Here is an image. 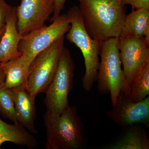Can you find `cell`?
Wrapping results in <instances>:
<instances>
[{
  "mask_svg": "<svg viewBox=\"0 0 149 149\" xmlns=\"http://www.w3.org/2000/svg\"><path fill=\"white\" fill-rule=\"evenodd\" d=\"M79 8L91 37L103 42L120 37L127 15L122 0H83Z\"/></svg>",
  "mask_w": 149,
  "mask_h": 149,
  "instance_id": "obj_1",
  "label": "cell"
},
{
  "mask_svg": "<svg viewBox=\"0 0 149 149\" xmlns=\"http://www.w3.org/2000/svg\"><path fill=\"white\" fill-rule=\"evenodd\" d=\"M118 40L116 37L100 42V61L96 80L99 93L102 95L109 93L113 108L115 107L121 91L129 98L131 91L121 68Z\"/></svg>",
  "mask_w": 149,
  "mask_h": 149,
  "instance_id": "obj_2",
  "label": "cell"
},
{
  "mask_svg": "<svg viewBox=\"0 0 149 149\" xmlns=\"http://www.w3.org/2000/svg\"><path fill=\"white\" fill-rule=\"evenodd\" d=\"M44 118L47 135L45 149H79L85 147L84 126L76 107L69 106L58 116L47 111Z\"/></svg>",
  "mask_w": 149,
  "mask_h": 149,
  "instance_id": "obj_3",
  "label": "cell"
},
{
  "mask_svg": "<svg viewBox=\"0 0 149 149\" xmlns=\"http://www.w3.org/2000/svg\"><path fill=\"white\" fill-rule=\"evenodd\" d=\"M70 27L66 38L74 44L82 52L84 60L85 72L82 79L84 90L90 92L97 80L100 63V42L91 37L85 25L83 15L79 7L74 6L67 14Z\"/></svg>",
  "mask_w": 149,
  "mask_h": 149,
  "instance_id": "obj_4",
  "label": "cell"
},
{
  "mask_svg": "<svg viewBox=\"0 0 149 149\" xmlns=\"http://www.w3.org/2000/svg\"><path fill=\"white\" fill-rule=\"evenodd\" d=\"M74 65L69 51L63 47L52 80L45 92L47 111L60 115L70 106L68 97L73 88Z\"/></svg>",
  "mask_w": 149,
  "mask_h": 149,
  "instance_id": "obj_5",
  "label": "cell"
},
{
  "mask_svg": "<svg viewBox=\"0 0 149 149\" xmlns=\"http://www.w3.org/2000/svg\"><path fill=\"white\" fill-rule=\"evenodd\" d=\"M52 22L48 26L44 24L22 36L19 51L30 65L38 54L64 36L70 28V22L65 14L60 15Z\"/></svg>",
  "mask_w": 149,
  "mask_h": 149,
  "instance_id": "obj_6",
  "label": "cell"
},
{
  "mask_svg": "<svg viewBox=\"0 0 149 149\" xmlns=\"http://www.w3.org/2000/svg\"><path fill=\"white\" fill-rule=\"evenodd\" d=\"M65 37L38 54L29 67L27 88L34 98L45 93L55 73L60 57L64 47Z\"/></svg>",
  "mask_w": 149,
  "mask_h": 149,
  "instance_id": "obj_7",
  "label": "cell"
},
{
  "mask_svg": "<svg viewBox=\"0 0 149 149\" xmlns=\"http://www.w3.org/2000/svg\"><path fill=\"white\" fill-rule=\"evenodd\" d=\"M149 45L145 37H119L118 49L123 70L130 87L137 72L149 62Z\"/></svg>",
  "mask_w": 149,
  "mask_h": 149,
  "instance_id": "obj_8",
  "label": "cell"
},
{
  "mask_svg": "<svg viewBox=\"0 0 149 149\" xmlns=\"http://www.w3.org/2000/svg\"><path fill=\"white\" fill-rule=\"evenodd\" d=\"M54 0H21L16 7L17 27L22 36L41 27L54 12Z\"/></svg>",
  "mask_w": 149,
  "mask_h": 149,
  "instance_id": "obj_9",
  "label": "cell"
},
{
  "mask_svg": "<svg viewBox=\"0 0 149 149\" xmlns=\"http://www.w3.org/2000/svg\"><path fill=\"white\" fill-rule=\"evenodd\" d=\"M109 119L122 127H129L137 124L148 125L149 97L141 101L134 102L121 91L116 105L107 112Z\"/></svg>",
  "mask_w": 149,
  "mask_h": 149,
  "instance_id": "obj_10",
  "label": "cell"
},
{
  "mask_svg": "<svg viewBox=\"0 0 149 149\" xmlns=\"http://www.w3.org/2000/svg\"><path fill=\"white\" fill-rule=\"evenodd\" d=\"M11 89L17 117L19 124L31 133L37 134L38 132L35 124V98L31 95L26 86H19Z\"/></svg>",
  "mask_w": 149,
  "mask_h": 149,
  "instance_id": "obj_11",
  "label": "cell"
},
{
  "mask_svg": "<svg viewBox=\"0 0 149 149\" xmlns=\"http://www.w3.org/2000/svg\"><path fill=\"white\" fill-rule=\"evenodd\" d=\"M16 7H13L6 20L4 31L0 40V62H7L21 56L19 51L22 35L17 27Z\"/></svg>",
  "mask_w": 149,
  "mask_h": 149,
  "instance_id": "obj_12",
  "label": "cell"
},
{
  "mask_svg": "<svg viewBox=\"0 0 149 149\" xmlns=\"http://www.w3.org/2000/svg\"><path fill=\"white\" fill-rule=\"evenodd\" d=\"M149 9L135 10L126 15L120 37H145L149 42Z\"/></svg>",
  "mask_w": 149,
  "mask_h": 149,
  "instance_id": "obj_13",
  "label": "cell"
},
{
  "mask_svg": "<svg viewBox=\"0 0 149 149\" xmlns=\"http://www.w3.org/2000/svg\"><path fill=\"white\" fill-rule=\"evenodd\" d=\"M6 142H12L30 149L35 148L38 145L34 136L24 127L15 124L11 125L0 118V149Z\"/></svg>",
  "mask_w": 149,
  "mask_h": 149,
  "instance_id": "obj_14",
  "label": "cell"
},
{
  "mask_svg": "<svg viewBox=\"0 0 149 149\" xmlns=\"http://www.w3.org/2000/svg\"><path fill=\"white\" fill-rule=\"evenodd\" d=\"M129 127L116 141L105 148L149 149V139L146 130L137 125Z\"/></svg>",
  "mask_w": 149,
  "mask_h": 149,
  "instance_id": "obj_15",
  "label": "cell"
},
{
  "mask_svg": "<svg viewBox=\"0 0 149 149\" xmlns=\"http://www.w3.org/2000/svg\"><path fill=\"white\" fill-rule=\"evenodd\" d=\"M2 65L5 74V87L10 89L19 86L27 87L30 65L21 56L2 63Z\"/></svg>",
  "mask_w": 149,
  "mask_h": 149,
  "instance_id": "obj_16",
  "label": "cell"
},
{
  "mask_svg": "<svg viewBox=\"0 0 149 149\" xmlns=\"http://www.w3.org/2000/svg\"><path fill=\"white\" fill-rule=\"evenodd\" d=\"M149 95V62L137 72L132 83L129 98L137 102L143 100Z\"/></svg>",
  "mask_w": 149,
  "mask_h": 149,
  "instance_id": "obj_17",
  "label": "cell"
},
{
  "mask_svg": "<svg viewBox=\"0 0 149 149\" xmlns=\"http://www.w3.org/2000/svg\"><path fill=\"white\" fill-rule=\"evenodd\" d=\"M13 95L11 89L4 85L0 88V114L11 120L14 124L20 125L17 117Z\"/></svg>",
  "mask_w": 149,
  "mask_h": 149,
  "instance_id": "obj_18",
  "label": "cell"
},
{
  "mask_svg": "<svg viewBox=\"0 0 149 149\" xmlns=\"http://www.w3.org/2000/svg\"><path fill=\"white\" fill-rule=\"evenodd\" d=\"M13 7L8 4L5 0H0V29L4 28L6 20Z\"/></svg>",
  "mask_w": 149,
  "mask_h": 149,
  "instance_id": "obj_19",
  "label": "cell"
},
{
  "mask_svg": "<svg viewBox=\"0 0 149 149\" xmlns=\"http://www.w3.org/2000/svg\"><path fill=\"white\" fill-rule=\"evenodd\" d=\"M124 5H130L133 10L142 8L149 9V0H122Z\"/></svg>",
  "mask_w": 149,
  "mask_h": 149,
  "instance_id": "obj_20",
  "label": "cell"
},
{
  "mask_svg": "<svg viewBox=\"0 0 149 149\" xmlns=\"http://www.w3.org/2000/svg\"><path fill=\"white\" fill-rule=\"evenodd\" d=\"M66 0H54V8L53 13V16L51 19V22L60 15L61 12L64 8Z\"/></svg>",
  "mask_w": 149,
  "mask_h": 149,
  "instance_id": "obj_21",
  "label": "cell"
},
{
  "mask_svg": "<svg viewBox=\"0 0 149 149\" xmlns=\"http://www.w3.org/2000/svg\"><path fill=\"white\" fill-rule=\"evenodd\" d=\"M5 80V74L1 63L0 62V88L4 85Z\"/></svg>",
  "mask_w": 149,
  "mask_h": 149,
  "instance_id": "obj_22",
  "label": "cell"
},
{
  "mask_svg": "<svg viewBox=\"0 0 149 149\" xmlns=\"http://www.w3.org/2000/svg\"><path fill=\"white\" fill-rule=\"evenodd\" d=\"M5 27L4 29H0V40H1V38L2 36L3 33L4 31Z\"/></svg>",
  "mask_w": 149,
  "mask_h": 149,
  "instance_id": "obj_23",
  "label": "cell"
},
{
  "mask_svg": "<svg viewBox=\"0 0 149 149\" xmlns=\"http://www.w3.org/2000/svg\"><path fill=\"white\" fill-rule=\"evenodd\" d=\"M79 1H80V2L82 1H83V0H79Z\"/></svg>",
  "mask_w": 149,
  "mask_h": 149,
  "instance_id": "obj_24",
  "label": "cell"
}]
</instances>
